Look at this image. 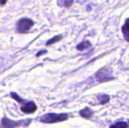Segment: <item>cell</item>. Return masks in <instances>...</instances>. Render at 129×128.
Here are the masks:
<instances>
[{
  "label": "cell",
  "mask_w": 129,
  "mask_h": 128,
  "mask_svg": "<svg viewBox=\"0 0 129 128\" xmlns=\"http://www.w3.org/2000/svg\"><path fill=\"white\" fill-rule=\"evenodd\" d=\"M69 118L67 114H56V113H48L42 115L39 121L45 124H54L61 122L67 120Z\"/></svg>",
  "instance_id": "1"
},
{
  "label": "cell",
  "mask_w": 129,
  "mask_h": 128,
  "mask_svg": "<svg viewBox=\"0 0 129 128\" xmlns=\"http://www.w3.org/2000/svg\"><path fill=\"white\" fill-rule=\"evenodd\" d=\"M31 120H22V121H12L9 118L4 117L1 120V127L2 128H16L21 126H27L30 124Z\"/></svg>",
  "instance_id": "2"
},
{
  "label": "cell",
  "mask_w": 129,
  "mask_h": 128,
  "mask_svg": "<svg viewBox=\"0 0 129 128\" xmlns=\"http://www.w3.org/2000/svg\"><path fill=\"white\" fill-rule=\"evenodd\" d=\"M34 25V22L29 18H22L17 23V30L19 32H26Z\"/></svg>",
  "instance_id": "3"
},
{
  "label": "cell",
  "mask_w": 129,
  "mask_h": 128,
  "mask_svg": "<svg viewBox=\"0 0 129 128\" xmlns=\"http://www.w3.org/2000/svg\"><path fill=\"white\" fill-rule=\"evenodd\" d=\"M20 110L25 114H33L37 110V106L33 101L26 102V103H22Z\"/></svg>",
  "instance_id": "4"
},
{
  "label": "cell",
  "mask_w": 129,
  "mask_h": 128,
  "mask_svg": "<svg viewBox=\"0 0 129 128\" xmlns=\"http://www.w3.org/2000/svg\"><path fill=\"white\" fill-rule=\"evenodd\" d=\"M110 70L108 69L107 68H104V69H101L98 73H97V78H98V80H100V81L103 82V81H109V80H112V78L111 77V73H110Z\"/></svg>",
  "instance_id": "5"
},
{
  "label": "cell",
  "mask_w": 129,
  "mask_h": 128,
  "mask_svg": "<svg viewBox=\"0 0 129 128\" xmlns=\"http://www.w3.org/2000/svg\"><path fill=\"white\" fill-rule=\"evenodd\" d=\"M122 31L125 39L129 42V18L126 19L125 24L122 27Z\"/></svg>",
  "instance_id": "6"
},
{
  "label": "cell",
  "mask_w": 129,
  "mask_h": 128,
  "mask_svg": "<svg viewBox=\"0 0 129 128\" xmlns=\"http://www.w3.org/2000/svg\"><path fill=\"white\" fill-rule=\"evenodd\" d=\"M79 115L82 118L88 119L93 115V111L91 109H90L89 108H85L84 109H82L79 112Z\"/></svg>",
  "instance_id": "7"
},
{
  "label": "cell",
  "mask_w": 129,
  "mask_h": 128,
  "mask_svg": "<svg viewBox=\"0 0 129 128\" xmlns=\"http://www.w3.org/2000/svg\"><path fill=\"white\" fill-rule=\"evenodd\" d=\"M73 2H74V0H57V4L60 7L69 8V7L72 6V5L73 4Z\"/></svg>",
  "instance_id": "8"
},
{
  "label": "cell",
  "mask_w": 129,
  "mask_h": 128,
  "mask_svg": "<svg viewBox=\"0 0 129 128\" xmlns=\"http://www.w3.org/2000/svg\"><path fill=\"white\" fill-rule=\"evenodd\" d=\"M91 45V42L88 41H82L81 42L80 44H79L76 47V48L79 50V51H83L85 49H87L88 48H89L90 46Z\"/></svg>",
  "instance_id": "9"
},
{
  "label": "cell",
  "mask_w": 129,
  "mask_h": 128,
  "mask_svg": "<svg viewBox=\"0 0 129 128\" xmlns=\"http://www.w3.org/2000/svg\"><path fill=\"white\" fill-rule=\"evenodd\" d=\"M98 99L99 100V102L101 103V104H105L107 103H108L110 101V97L107 94H101V95H99L98 97Z\"/></svg>",
  "instance_id": "10"
},
{
  "label": "cell",
  "mask_w": 129,
  "mask_h": 128,
  "mask_svg": "<svg viewBox=\"0 0 129 128\" xmlns=\"http://www.w3.org/2000/svg\"><path fill=\"white\" fill-rule=\"evenodd\" d=\"M62 38H63V36H62V35H57V36H54V37H53L52 38H51L50 40H48V41H47L46 45H47V46H48V45H53V44H54V43H56V42L59 41L60 40H61V39H62Z\"/></svg>",
  "instance_id": "11"
},
{
  "label": "cell",
  "mask_w": 129,
  "mask_h": 128,
  "mask_svg": "<svg viewBox=\"0 0 129 128\" xmlns=\"http://www.w3.org/2000/svg\"><path fill=\"white\" fill-rule=\"evenodd\" d=\"M110 128H128V124L125 122H117L113 125H111Z\"/></svg>",
  "instance_id": "12"
},
{
  "label": "cell",
  "mask_w": 129,
  "mask_h": 128,
  "mask_svg": "<svg viewBox=\"0 0 129 128\" xmlns=\"http://www.w3.org/2000/svg\"><path fill=\"white\" fill-rule=\"evenodd\" d=\"M11 98H13L14 100H15L19 103H21L22 104V103H24V100L21 99L16 93H14V92L11 93Z\"/></svg>",
  "instance_id": "13"
},
{
  "label": "cell",
  "mask_w": 129,
  "mask_h": 128,
  "mask_svg": "<svg viewBox=\"0 0 129 128\" xmlns=\"http://www.w3.org/2000/svg\"><path fill=\"white\" fill-rule=\"evenodd\" d=\"M46 52H47V51H45V50H44V51H39V52L37 53L36 57H39V56H41L42 54H45V53H46Z\"/></svg>",
  "instance_id": "14"
},
{
  "label": "cell",
  "mask_w": 129,
  "mask_h": 128,
  "mask_svg": "<svg viewBox=\"0 0 129 128\" xmlns=\"http://www.w3.org/2000/svg\"><path fill=\"white\" fill-rule=\"evenodd\" d=\"M6 2H7V0H0V6L5 5Z\"/></svg>",
  "instance_id": "15"
},
{
  "label": "cell",
  "mask_w": 129,
  "mask_h": 128,
  "mask_svg": "<svg viewBox=\"0 0 129 128\" xmlns=\"http://www.w3.org/2000/svg\"><path fill=\"white\" fill-rule=\"evenodd\" d=\"M128 125H129V123H128Z\"/></svg>",
  "instance_id": "16"
}]
</instances>
